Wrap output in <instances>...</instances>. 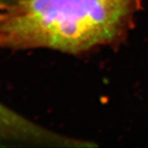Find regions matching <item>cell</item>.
<instances>
[{
    "instance_id": "3",
    "label": "cell",
    "mask_w": 148,
    "mask_h": 148,
    "mask_svg": "<svg viewBox=\"0 0 148 148\" xmlns=\"http://www.w3.org/2000/svg\"><path fill=\"white\" fill-rule=\"evenodd\" d=\"M4 2H5V0H0V9H1V8H2L3 4L4 3Z\"/></svg>"
},
{
    "instance_id": "1",
    "label": "cell",
    "mask_w": 148,
    "mask_h": 148,
    "mask_svg": "<svg viewBox=\"0 0 148 148\" xmlns=\"http://www.w3.org/2000/svg\"><path fill=\"white\" fill-rule=\"evenodd\" d=\"M138 0H6L0 46L81 53L118 41Z\"/></svg>"
},
{
    "instance_id": "2",
    "label": "cell",
    "mask_w": 148,
    "mask_h": 148,
    "mask_svg": "<svg viewBox=\"0 0 148 148\" xmlns=\"http://www.w3.org/2000/svg\"><path fill=\"white\" fill-rule=\"evenodd\" d=\"M60 141L24 117L0 103V141Z\"/></svg>"
}]
</instances>
